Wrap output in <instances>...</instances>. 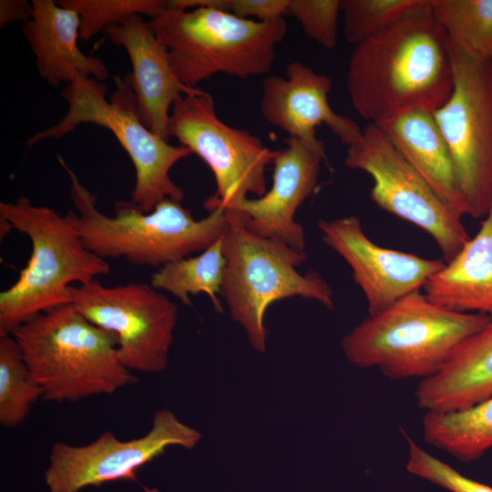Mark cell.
I'll return each instance as SVG.
<instances>
[{
    "mask_svg": "<svg viewBox=\"0 0 492 492\" xmlns=\"http://www.w3.org/2000/svg\"><path fill=\"white\" fill-rule=\"evenodd\" d=\"M375 125L445 203L459 216L466 215L451 156L433 112L409 109Z\"/></svg>",
    "mask_w": 492,
    "mask_h": 492,
    "instance_id": "cell-21",
    "label": "cell"
},
{
    "mask_svg": "<svg viewBox=\"0 0 492 492\" xmlns=\"http://www.w3.org/2000/svg\"><path fill=\"white\" fill-rule=\"evenodd\" d=\"M408 444L406 469L413 475L428 480L450 492H492V487L480 483L435 457L404 433Z\"/></svg>",
    "mask_w": 492,
    "mask_h": 492,
    "instance_id": "cell-28",
    "label": "cell"
},
{
    "mask_svg": "<svg viewBox=\"0 0 492 492\" xmlns=\"http://www.w3.org/2000/svg\"><path fill=\"white\" fill-rule=\"evenodd\" d=\"M58 4L78 14L80 38L86 41L111 25L134 15L154 18L168 7L164 0H62Z\"/></svg>",
    "mask_w": 492,
    "mask_h": 492,
    "instance_id": "cell-27",
    "label": "cell"
},
{
    "mask_svg": "<svg viewBox=\"0 0 492 492\" xmlns=\"http://www.w3.org/2000/svg\"><path fill=\"white\" fill-rule=\"evenodd\" d=\"M290 0H227V12L244 19L272 22L287 15Z\"/></svg>",
    "mask_w": 492,
    "mask_h": 492,
    "instance_id": "cell-30",
    "label": "cell"
},
{
    "mask_svg": "<svg viewBox=\"0 0 492 492\" xmlns=\"http://www.w3.org/2000/svg\"><path fill=\"white\" fill-rule=\"evenodd\" d=\"M432 0L351 53L346 88L357 114L378 123L409 109L435 112L450 97L454 71L449 39Z\"/></svg>",
    "mask_w": 492,
    "mask_h": 492,
    "instance_id": "cell-1",
    "label": "cell"
},
{
    "mask_svg": "<svg viewBox=\"0 0 492 492\" xmlns=\"http://www.w3.org/2000/svg\"><path fill=\"white\" fill-rule=\"evenodd\" d=\"M103 32L129 57L132 72L128 76L141 121L150 131L169 141V124L174 103L182 95L200 89L189 87L178 79L166 46L141 15L111 25Z\"/></svg>",
    "mask_w": 492,
    "mask_h": 492,
    "instance_id": "cell-17",
    "label": "cell"
},
{
    "mask_svg": "<svg viewBox=\"0 0 492 492\" xmlns=\"http://www.w3.org/2000/svg\"><path fill=\"white\" fill-rule=\"evenodd\" d=\"M32 4L25 0L0 1V26L6 23L23 21L26 23L32 16Z\"/></svg>",
    "mask_w": 492,
    "mask_h": 492,
    "instance_id": "cell-31",
    "label": "cell"
},
{
    "mask_svg": "<svg viewBox=\"0 0 492 492\" xmlns=\"http://www.w3.org/2000/svg\"><path fill=\"white\" fill-rule=\"evenodd\" d=\"M0 220L4 235L6 228L15 229L29 238L32 248L16 281L0 292V336L12 334L44 312L71 303L72 283L86 284L110 272L107 260L84 245L72 209L61 215L21 196L0 202Z\"/></svg>",
    "mask_w": 492,
    "mask_h": 492,
    "instance_id": "cell-2",
    "label": "cell"
},
{
    "mask_svg": "<svg viewBox=\"0 0 492 492\" xmlns=\"http://www.w3.org/2000/svg\"><path fill=\"white\" fill-rule=\"evenodd\" d=\"M32 16L22 33L36 56L39 76L52 87L69 84L77 77H108L104 62L81 52L80 17L70 8L53 0H33Z\"/></svg>",
    "mask_w": 492,
    "mask_h": 492,
    "instance_id": "cell-18",
    "label": "cell"
},
{
    "mask_svg": "<svg viewBox=\"0 0 492 492\" xmlns=\"http://www.w3.org/2000/svg\"><path fill=\"white\" fill-rule=\"evenodd\" d=\"M433 303L492 319V205L474 237L424 286Z\"/></svg>",
    "mask_w": 492,
    "mask_h": 492,
    "instance_id": "cell-20",
    "label": "cell"
},
{
    "mask_svg": "<svg viewBox=\"0 0 492 492\" xmlns=\"http://www.w3.org/2000/svg\"><path fill=\"white\" fill-rule=\"evenodd\" d=\"M58 161L70 179L79 236L90 251L105 260L123 257L132 264L159 269L203 251L229 227L220 207L195 220L188 208L171 199L161 200L149 212H143L131 201L118 200L114 215H105L96 206L97 197L82 185L61 157Z\"/></svg>",
    "mask_w": 492,
    "mask_h": 492,
    "instance_id": "cell-3",
    "label": "cell"
},
{
    "mask_svg": "<svg viewBox=\"0 0 492 492\" xmlns=\"http://www.w3.org/2000/svg\"><path fill=\"white\" fill-rule=\"evenodd\" d=\"M71 304L116 336L119 360L128 370L157 374L166 369L178 307L163 292L148 283L105 286L95 280L71 286Z\"/></svg>",
    "mask_w": 492,
    "mask_h": 492,
    "instance_id": "cell-12",
    "label": "cell"
},
{
    "mask_svg": "<svg viewBox=\"0 0 492 492\" xmlns=\"http://www.w3.org/2000/svg\"><path fill=\"white\" fill-rule=\"evenodd\" d=\"M344 164L369 174L374 180L372 201L429 234L445 262L469 240L462 217L443 201L375 124L368 123L362 137L347 146Z\"/></svg>",
    "mask_w": 492,
    "mask_h": 492,
    "instance_id": "cell-11",
    "label": "cell"
},
{
    "mask_svg": "<svg viewBox=\"0 0 492 492\" xmlns=\"http://www.w3.org/2000/svg\"><path fill=\"white\" fill-rule=\"evenodd\" d=\"M169 135L198 155L210 169L216 192L204 203L223 209L231 225L244 226L243 203L267 191L265 171L280 149H271L245 129L221 120L212 96L204 90L182 95L173 105Z\"/></svg>",
    "mask_w": 492,
    "mask_h": 492,
    "instance_id": "cell-9",
    "label": "cell"
},
{
    "mask_svg": "<svg viewBox=\"0 0 492 492\" xmlns=\"http://www.w3.org/2000/svg\"><path fill=\"white\" fill-rule=\"evenodd\" d=\"M430 0H341L343 31L354 46L397 24Z\"/></svg>",
    "mask_w": 492,
    "mask_h": 492,
    "instance_id": "cell-26",
    "label": "cell"
},
{
    "mask_svg": "<svg viewBox=\"0 0 492 492\" xmlns=\"http://www.w3.org/2000/svg\"><path fill=\"white\" fill-rule=\"evenodd\" d=\"M492 395V319L466 337L436 374L421 380L415 396L425 412L475 405Z\"/></svg>",
    "mask_w": 492,
    "mask_h": 492,
    "instance_id": "cell-19",
    "label": "cell"
},
{
    "mask_svg": "<svg viewBox=\"0 0 492 492\" xmlns=\"http://www.w3.org/2000/svg\"><path fill=\"white\" fill-rule=\"evenodd\" d=\"M490 321L436 305L418 291L369 315L343 338L342 347L357 367L377 368L393 380H423L438 373L461 342Z\"/></svg>",
    "mask_w": 492,
    "mask_h": 492,
    "instance_id": "cell-5",
    "label": "cell"
},
{
    "mask_svg": "<svg viewBox=\"0 0 492 492\" xmlns=\"http://www.w3.org/2000/svg\"><path fill=\"white\" fill-rule=\"evenodd\" d=\"M422 432L428 444L458 460L480 458L492 447V395L467 408L426 412Z\"/></svg>",
    "mask_w": 492,
    "mask_h": 492,
    "instance_id": "cell-22",
    "label": "cell"
},
{
    "mask_svg": "<svg viewBox=\"0 0 492 492\" xmlns=\"http://www.w3.org/2000/svg\"><path fill=\"white\" fill-rule=\"evenodd\" d=\"M332 79L299 61L290 63L285 77L268 76L262 83L260 108L264 119L289 137L319 146L316 128L326 125L343 144L357 141L363 129L352 118L337 114L328 96Z\"/></svg>",
    "mask_w": 492,
    "mask_h": 492,
    "instance_id": "cell-16",
    "label": "cell"
},
{
    "mask_svg": "<svg viewBox=\"0 0 492 492\" xmlns=\"http://www.w3.org/2000/svg\"><path fill=\"white\" fill-rule=\"evenodd\" d=\"M11 335L47 401L112 395L137 381L119 360L116 336L71 303L36 315Z\"/></svg>",
    "mask_w": 492,
    "mask_h": 492,
    "instance_id": "cell-4",
    "label": "cell"
},
{
    "mask_svg": "<svg viewBox=\"0 0 492 492\" xmlns=\"http://www.w3.org/2000/svg\"><path fill=\"white\" fill-rule=\"evenodd\" d=\"M317 226L322 241L351 267L353 278L366 299L369 315L421 291L445 264L442 259H426L374 243L356 216L321 220Z\"/></svg>",
    "mask_w": 492,
    "mask_h": 492,
    "instance_id": "cell-14",
    "label": "cell"
},
{
    "mask_svg": "<svg viewBox=\"0 0 492 492\" xmlns=\"http://www.w3.org/2000/svg\"><path fill=\"white\" fill-rule=\"evenodd\" d=\"M435 19L465 54L492 59V0H432Z\"/></svg>",
    "mask_w": 492,
    "mask_h": 492,
    "instance_id": "cell-24",
    "label": "cell"
},
{
    "mask_svg": "<svg viewBox=\"0 0 492 492\" xmlns=\"http://www.w3.org/2000/svg\"><path fill=\"white\" fill-rule=\"evenodd\" d=\"M222 237L195 256L159 268L151 276L149 284L158 291L169 292L185 305H191L190 295L205 293L210 298L215 310L222 312L219 299L226 266Z\"/></svg>",
    "mask_w": 492,
    "mask_h": 492,
    "instance_id": "cell-23",
    "label": "cell"
},
{
    "mask_svg": "<svg viewBox=\"0 0 492 492\" xmlns=\"http://www.w3.org/2000/svg\"><path fill=\"white\" fill-rule=\"evenodd\" d=\"M200 438L199 431L161 409L154 415L149 431L138 438L123 441L106 431L84 446L54 444L45 481L49 492H79L108 482L138 481V470L169 446L191 449Z\"/></svg>",
    "mask_w": 492,
    "mask_h": 492,
    "instance_id": "cell-13",
    "label": "cell"
},
{
    "mask_svg": "<svg viewBox=\"0 0 492 492\" xmlns=\"http://www.w3.org/2000/svg\"><path fill=\"white\" fill-rule=\"evenodd\" d=\"M449 44L454 87L434 116L466 215L484 219L492 205V59L470 56Z\"/></svg>",
    "mask_w": 492,
    "mask_h": 492,
    "instance_id": "cell-10",
    "label": "cell"
},
{
    "mask_svg": "<svg viewBox=\"0 0 492 492\" xmlns=\"http://www.w3.org/2000/svg\"><path fill=\"white\" fill-rule=\"evenodd\" d=\"M149 26L178 79L192 88L219 73L241 79L267 74L287 32L284 18L260 22L211 7H167Z\"/></svg>",
    "mask_w": 492,
    "mask_h": 492,
    "instance_id": "cell-6",
    "label": "cell"
},
{
    "mask_svg": "<svg viewBox=\"0 0 492 492\" xmlns=\"http://www.w3.org/2000/svg\"><path fill=\"white\" fill-rule=\"evenodd\" d=\"M341 0H290L287 15L294 17L304 34L322 46L337 44Z\"/></svg>",
    "mask_w": 492,
    "mask_h": 492,
    "instance_id": "cell-29",
    "label": "cell"
},
{
    "mask_svg": "<svg viewBox=\"0 0 492 492\" xmlns=\"http://www.w3.org/2000/svg\"><path fill=\"white\" fill-rule=\"evenodd\" d=\"M43 391L26 364L15 338L0 336V424L15 427L29 415Z\"/></svg>",
    "mask_w": 492,
    "mask_h": 492,
    "instance_id": "cell-25",
    "label": "cell"
},
{
    "mask_svg": "<svg viewBox=\"0 0 492 492\" xmlns=\"http://www.w3.org/2000/svg\"><path fill=\"white\" fill-rule=\"evenodd\" d=\"M272 166L265 194L243 203L244 227L250 231L306 252L303 227L295 220L300 206L316 190L322 163L329 166L325 144L315 146L289 137Z\"/></svg>",
    "mask_w": 492,
    "mask_h": 492,
    "instance_id": "cell-15",
    "label": "cell"
},
{
    "mask_svg": "<svg viewBox=\"0 0 492 492\" xmlns=\"http://www.w3.org/2000/svg\"><path fill=\"white\" fill-rule=\"evenodd\" d=\"M222 252L226 266L220 296L256 351L266 348L263 318L274 302L301 297L334 309L328 282L314 271H297L306 261V252L231 224L222 237Z\"/></svg>",
    "mask_w": 492,
    "mask_h": 492,
    "instance_id": "cell-8",
    "label": "cell"
},
{
    "mask_svg": "<svg viewBox=\"0 0 492 492\" xmlns=\"http://www.w3.org/2000/svg\"><path fill=\"white\" fill-rule=\"evenodd\" d=\"M117 89L106 98L107 87L100 81L77 77L62 90L68 109L55 126L32 136L27 144L46 138H59L81 124H94L108 129L130 158L135 169L131 202L143 212L151 211L165 199L181 202L183 190L169 176L171 169L192 152L184 146H173L150 131L141 121L128 76L115 77Z\"/></svg>",
    "mask_w": 492,
    "mask_h": 492,
    "instance_id": "cell-7",
    "label": "cell"
}]
</instances>
